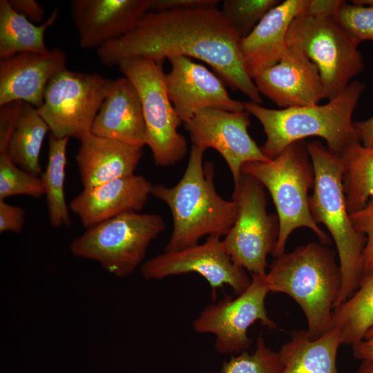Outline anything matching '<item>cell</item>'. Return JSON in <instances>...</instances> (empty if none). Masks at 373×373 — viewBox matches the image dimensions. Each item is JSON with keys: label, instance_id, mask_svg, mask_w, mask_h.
Listing matches in <instances>:
<instances>
[{"label": "cell", "instance_id": "obj_1", "mask_svg": "<svg viewBox=\"0 0 373 373\" xmlns=\"http://www.w3.org/2000/svg\"><path fill=\"white\" fill-rule=\"evenodd\" d=\"M240 38L218 8L149 11L133 30L99 48L97 55L106 66L135 57L159 61L174 56L198 59L232 89L261 104L260 93L242 64Z\"/></svg>", "mask_w": 373, "mask_h": 373}, {"label": "cell", "instance_id": "obj_36", "mask_svg": "<svg viewBox=\"0 0 373 373\" xmlns=\"http://www.w3.org/2000/svg\"><path fill=\"white\" fill-rule=\"evenodd\" d=\"M218 0H150L152 12L217 8Z\"/></svg>", "mask_w": 373, "mask_h": 373}, {"label": "cell", "instance_id": "obj_12", "mask_svg": "<svg viewBox=\"0 0 373 373\" xmlns=\"http://www.w3.org/2000/svg\"><path fill=\"white\" fill-rule=\"evenodd\" d=\"M266 274H251V283L243 293L235 298L226 296L208 305L193 321V328L196 332L216 336L214 347L218 352L241 353L248 349L252 343L248 329L256 321L269 329L277 328L265 307L269 292Z\"/></svg>", "mask_w": 373, "mask_h": 373}, {"label": "cell", "instance_id": "obj_14", "mask_svg": "<svg viewBox=\"0 0 373 373\" xmlns=\"http://www.w3.org/2000/svg\"><path fill=\"white\" fill-rule=\"evenodd\" d=\"M250 115L245 110L231 112L207 108L198 111L184 124L191 144L213 149L221 155L231 171L234 184L242 175V166L248 162L269 159L251 138L248 128Z\"/></svg>", "mask_w": 373, "mask_h": 373}, {"label": "cell", "instance_id": "obj_19", "mask_svg": "<svg viewBox=\"0 0 373 373\" xmlns=\"http://www.w3.org/2000/svg\"><path fill=\"white\" fill-rule=\"evenodd\" d=\"M153 184L142 175H133L84 188L69 209L88 229L128 211L140 212L151 195Z\"/></svg>", "mask_w": 373, "mask_h": 373}, {"label": "cell", "instance_id": "obj_26", "mask_svg": "<svg viewBox=\"0 0 373 373\" xmlns=\"http://www.w3.org/2000/svg\"><path fill=\"white\" fill-rule=\"evenodd\" d=\"M373 327V270L365 274L354 294L334 308L332 329L338 330L343 345H354Z\"/></svg>", "mask_w": 373, "mask_h": 373}, {"label": "cell", "instance_id": "obj_40", "mask_svg": "<svg viewBox=\"0 0 373 373\" xmlns=\"http://www.w3.org/2000/svg\"><path fill=\"white\" fill-rule=\"evenodd\" d=\"M352 352L356 359L373 361V340H363L352 345Z\"/></svg>", "mask_w": 373, "mask_h": 373}, {"label": "cell", "instance_id": "obj_43", "mask_svg": "<svg viewBox=\"0 0 373 373\" xmlns=\"http://www.w3.org/2000/svg\"><path fill=\"white\" fill-rule=\"evenodd\" d=\"M364 340H373V327L366 333Z\"/></svg>", "mask_w": 373, "mask_h": 373}, {"label": "cell", "instance_id": "obj_30", "mask_svg": "<svg viewBox=\"0 0 373 373\" xmlns=\"http://www.w3.org/2000/svg\"><path fill=\"white\" fill-rule=\"evenodd\" d=\"M45 194L41 180L17 166L7 153H0V200L26 195L40 198Z\"/></svg>", "mask_w": 373, "mask_h": 373}, {"label": "cell", "instance_id": "obj_32", "mask_svg": "<svg viewBox=\"0 0 373 373\" xmlns=\"http://www.w3.org/2000/svg\"><path fill=\"white\" fill-rule=\"evenodd\" d=\"M336 18L341 26L358 42L373 41V8L344 1Z\"/></svg>", "mask_w": 373, "mask_h": 373}, {"label": "cell", "instance_id": "obj_9", "mask_svg": "<svg viewBox=\"0 0 373 373\" xmlns=\"http://www.w3.org/2000/svg\"><path fill=\"white\" fill-rule=\"evenodd\" d=\"M162 63L135 57L120 61L117 66L139 95L146 126V145L151 149L154 162L166 167L181 161L188 146L185 137L178 131L182 122L169 97Z\"/></svg>", "mask_w": 373, "mask_h": 373}, {"label": "cell", "instance_id": "obj_38", "mask_svg": "<svg viewBox=\"0 0 373 373\" xmlns=\"http://www.w3.org/2000/svg\"><path fill=\"white\" fill-rule=\"evenodd\" d=\"M343 0H308L305 11L311 14L337 13Z\"/></svg>", "mask_w": 373, "mask_h": 373}, {"label": "cell", "instance_id": "obj_41", "mask_svg": "<svg viewBox=\"0 0 373 373\" xmlns=\"http://www.w3.org/2000/svg\"><path fill=\"white\" fill-rule=\"evenodd\" d=\"M358 373H373V361H362Z\"/></svg>", "mask_w": 373, "mask_h": 373}, {"label": "cell", "instance_id": "obj_28", "mask_svg": "<svg viewBox=\"0 0 373 373\" xmlns=\"http://www.w3.org/2000/svg\"><path fill=\"white\" fill-rule=\"evenodd\" d=\"M69 138H58L50 135L48 164L40 175L44 191L49 222L57 228L71 224L64 193L66 148Z\"/></svg>", "mask_w": 373, "mask_h": 373}, {"label": "cell", "instance_id": "obj_17", "mask_svg": "<svg viewBox=\"0 0 373 373\" xmlns=\"http://www.w3.org/2000/svg\"><path fill=\"white\" fill-rule=\"evenodd\" d=\"M70 5L80 47L97 50L133 30L149 11L150 0H73Z\"/></svg>", "mask_w": 373, "mask_h": 373}, {"label": "cell", "instance_id": "obj_13", "mask_svg": "<svg viewBox=\"0 0 373 373\" xmlns=\"http://www.w3.org/2000/svg\"><path fill=\"white\" fill-rule=\"evenodd\" d=\"M140 272L146 280L197 273L209 283L213 298L216 290L225 285L238 296L251 283L245 269L231 259L221 238L213 236H209L201 244L175 251H164L142 263Z\"/></svg>", "mask_w": 373, "mask_h": 373}, {"label": "cell", "instance_id": "obj_42", "mask_svg": "<svg viewBox=\"0 0 373 373\" xmlns=\"http://www.w3.org/2000/svg\"><path fill=\"white\" fill-rule=\"evenodd\" d=\"M351 2L355 5L373 8V0H353Z\"/></svg>", "mask_w": 373, "mask_h": 373}, {"label": "cell", "instance_id": "obj_4", "mask_svg": "<svg viewBox=\"0 0 373 373\" xmlns=\"http://www.w3.org/2000/svg\"><path fill=\"white\" fill-rule=\"evenodd\" d=\"M336 253L328 245L309 242L275 258L265 280L269 292L283 293L300 307L312 340L332 329V316L342 277Z\"/></svg>", "mask_w": 373, "mask_h": 373}, {"label": "cell", "instance_id": "obj_31", "mask_svg": "<svg viewBox=\"0 0 373 373\" xmlns=\"http://www.w3.org/2000/svg\"><path fill=\"white\" fill-rule=\"evenodd\" d=\"M283 369L278 352L267 347L260 336L252 354L242 352L232 357L223 363L220 373H282Z\"/></svg>", "mask_w": 373, "mask_h": 373}, {"label": "cell", "instance_id": "obj_21", "mask_svg": "<svg viewBox=\"0 0 373 373\" xmlns=\"http://www.w3.org/2000/svg\"><path fill=\"white\" fill-rule=\"evenodd\" d=\"M91 133L128 144L146 145V126L139 95L126 77L110 79L108 93Z\"/></svg>", "mask_w": 373, "mask_h": 373}, {"label": "cell", "instance_id": "obj_35", "mask_svg": "<svg viewBox=\"0 0 373 373\" xmlns=\"http://www.w3.org/2000/svg\"><path fill=\"white\" fill-rule=\"evenodd\" d=\"M26 214L23 207L0 200V233H21L24 226Z\"/></svg>", "mask_w": 373, "mask_h": 373}, {"label": "cell", "instance_id": "obj_39", "mask_svg": "<svg viewBox=\"0 0 373 373\" xmlns=\"http://www.w3.org/2000/svg\"><path fill=\"white\" fill-rule=\"evenodd\" d=\"M354 126L361 142L364 146H373V115L363 121L354 122Z\"/></svg>", "mask_w": 373, "mask_h": 373}, {"label": "cell", "instance_id": "obj_18", "mask_svg": "<svg viewBox=\"0 0 373 373\" xmlns=\"http://www.w3.org/2000/svg\"><path fill=\"white\" fill-rule=\"evenodd\" d=\"M66 56L59 48L45 53L20 52L0 61V106L21 101L39 108L46 87L66 68Z\"/></svg>", "mask_w": 373, "mask_h": 373}, {"label": "cell", "instance_id": "obj_22", "mask_svg": "<svg viewBox=\"0 0 373 373\" xmlns=\"http://www.w3.org/2000/svg\"><path fill=\"white\" fill-rule=\"evenodd\" d=\"M79 142L75 160L84 188L135 175L143 155V147L91 132Z\"/></svg>", "mask_w": 373, "mask_h": 373}, {"label": "cell", "instance_id": "obj_20", "mask_svg": "<svg viewBox=\"0 0 373 373\" xmlns=\"http://www.w3.org/2000/svg\"><path fill=\"white\" fill-rule=\"evenodd\" d=\"M308 0H285L271 8L245 37L238 49L245 69L253 78L276 64L288 46L287 35L294 19L305 10Z\"/></svg>", "mask_w": 373, "mask_h": 373}, {"label": "cell", "instance_id": "obj_5", "mask_svg": "<svg viewBox=\"0 0 373 373\" xmlns=\"http://www.w3.org/2000/svg\"><path fill=\"white\" fill-rule=\"evenodd\" d=\"M314 171L309 207L314 220L329 231L334 241L341 271L342 284L334 308L350 298L363 276V253L367 238L356 230L350 220L342 182L340 157L322 143H307Z\"/></svg>", "mask_w": 373, "mask_h": 373}, {"label": "cell", "instance_id": "obj_6", "mask_svg": "<svg viewBox=\"0 0 373 373\" xmlns=\"http://www.w3.org/2000/svg\"><path fill=\"white\" fill-rule=\"evenodd\" d=\"M242 173L257 179L275 205L279 235L274 258L285 252L289 235L299 227L310 229L322 244L332 243L331 236L320 228L309 211L308 193L314 184V171L305 140L291 144L269 161L245 163Z\"/></svg>", "mask_w": 373, "mask_h": 373}, {"label": "cell", "instance_id": "obj_24", "mask_svg": "<svg viewBox=\"0 0 373 373\" xmlns=\"http://www.w3.org/2000/svg\"><path fill=\"white\" fill-rule=\"evenodd\" d=\"M59 8L53 10L46 21L35 25L25 16L15 11L8 0L0 1V58L12 57L20 52L45 53L49 50L44 41L48 28L54 24Z\"/></svg>", "mask_w": 373, "mask_h": 373}, {"label": "cell", "instance_id": "obj_33", "mask_svg": "<svg viewBox=\"0 0 373 373\" xmlns=\"http://www.w3.org/2000/svg\"><path fill=\"white\" fill-rule=\"evenodd\" d=\"M356 230L365 236L363 253V276L373 270V195L361 209L350 214Z\"/></svg>", "mask_w": 373, "mask_h": 373}, {"label": "cell", "instance_id": "obj_29", "mask_svg": "<svg viewBox=\"0 0 373 373\" xmlns=\"http://www.w3.org/2000/svg\"><path fill=\"white\" fill-rule=\"evenodd\" d=\"M280 0H224L220 10L226 20L240 35L247 36Z\"/></svg>", "mask_w": 373, "mask_h": 373}, {"label": "cell", "instance_id": "obj_2", "mask_svg": "<svg viewBox=\"0 0 373 373\" xmlns=\"http://www.w3.org/2000/svg\"><path fill=\"white\" fill-rule=\"evenodd\" d=\"M204 151L191 144L180 181L171 187L153 184L151 195L168 206L173 220L172 233L164 251L193 246L205 236H225L236 220L237 203L218 193L214 164L203 163Z\"/></svg>", "mask_w": 373, "mask_h": 373}, {"label": "cell", "instance_id": "obj_25", "mask_svg": "<svg viewBox=\"0 0 373 373\" xmlns=\"http://www.w3.org/2000/svg\"><path fill=\"white\" fill-rule=\"evenodd\" d=\"M49 131L48 125L37 108L23 102L7 150V154L14 164L34 175H41L39 155L44 138Z\"/></svg>", "mask_w": 373, "mask_h": 373}, {"label": "cell", "instance_id": "obj_10", "mask_svg": "<svg viewBox=\"0 0 373 373\" xmlns=\"http://www.w3.org/2000/svg\"><path fill=\"white\" fill-rule=\"evenodd\" d=\"M232 200L238 205L236 220L222 240L231 259L251 274H265L267 258L273 254L279 235L277 214L267 211L264 186L242 173L234 184Z\"/></svg>", "mask_w": 373, "mask_h": 373}, {"label": "cell", "instance_id": "obj_8", "mask_svg": "<svg viewBox=\"0 0 373 373\" xmlns=\"http://www.w3.org/2000/svg\"><path fill=\"white\" fill-rule=\"evenodd\" d=\"M336 15L305 10L294 19L287 35V46L300 48L317 66L328 100L343 93L365 68L360 43L341 26Z\"/></svg>", "mask_w": 373, "mask_h": 373}, {"label": "cell", "instance_id": "obj_15", "mask_svg": "<svg viewBox=\"0 0 373 373\" xmlns=\"http://www.w3.org/2000/svg\"><path fill=\"white\" fill-rule=\"evenodd\" d=\"M253 81L260 93L281 109L317 105L326 99L317 66L294 45L288 46L278 63L257 74Z\"/></svg>", "mask_w": 373, "mask_h": 373}, {"label": "cell", "instance_id": "obj_11", "mask_svg": "<svg viewBox=\"0 0 373 373\" xmlns=\"http://www.w3.org/2000/svg\"><path fill=\"white\" fill-rule=\"evenodd\" d=\"M110 79L98 74L65 68L48 83L37 108L58 138L81 139L91 128L108 90Z\"/></svg>", "mask_w": 373, "mask_h": 373}, {"label": "cell", "instance_id": "obj_34", "mask_svg": "<svg viewBox=\"0 0 373 373\" xmlns=\"http://www.w3.org/2000/svg\"><path fill=\"white\" fill-rule=\"evenodd\" d=\"M23 102L15 101L0 106V153H7Z\"/></svg>", "mask_w": 373, "mask_h": 373}, {"label": "cell", "instance_id": "obj_37", "mask_svg": "<svg viewBox=\"0 0 373 373\" xmlns=\"http://www.w3.org/2000/svg\"><path fill=\"white\" fill-rule=\"evenodd\" d=\"M11 7L31 22L39 23L44 19V8L34 0H8Z\"/></svg>", "mask_w": 373, "mask_h": 373}, {"label": "cell", "instance_id": "obj_7", "mask_svg": "<svg viewBox=\"0 0 373 373\" xmlns=\"http://www.w3.org/2000/svg\"><path fill=\"white\" fill-rule=\"evenodd\" d=\"M165 229L159 214L128 211L86 229L71 242L70 249L74 256L126 278L142 265L151 242Z\"/></svg>", "mask_w": 373, "mask_h": 373}, {"label": "cell", "instance_id": "obj_16", "mask_svg": "<svg viewBox=\"0 0 373 373\" xmlns=\"http://www.w3.org/2000/svg\"><path fill=\"white\" fill-rule=\"evenodd\" d=\"M168 59L171 68L165 74L166 89L182 123L202 108L245 111L243 102L232 99L221 79L204 65L184 56H174Z\"/></svg>", "mask_w": 373, "mask_h": 373}, {"label": "cell", "instance_id": "obj_3", "mask_svg": "<svg viewBox=\"0 0 373 373\" xmlns=\"http://www.w3.org/2000/svg\"><path fill=\"white\" fill-rule=\"evenodd\" d=\"M365 87L361 82L352 81L343 93L324 105L271 109L248 101L243 102L244 108L263 128L266 140L260 149L269 159L308 137H322L328 151L340 157L360 141L352 115Z\"/></svg>", "mask_w": 373, "mask_h": 373}, {"label": "cell", "instance_id": "obj_27", "mask_svg": "<svg viewBox=\"0 0 373 373\" xmlns=\"http://www.w3.org/2000/svg\"><path fill=\"white\" fill-rule=\"evenodd\" d=\"M342 182L349 213L367 204L373 195V146L357 142L340 156Z\"/></svg>", "mask_w": 373, "mask_h": 373}, {"label": "cell", "instance_id": "obj_23", "mask_svg": "<svg viewBox=\"0 0 373 373\" xmlns=\"http://www.w3.org/2000/svg\"><path fill=\"white\" fill-rule=\"evenodd\" d=\"M340 345V333L335 329L314 340L306 330L293 331L289 341L278 352L283 365L282 373H338Z\"/></svg>", "mask_w": 373, "mask_h": 373}]
</instances>
